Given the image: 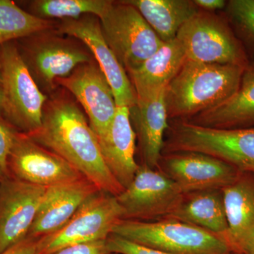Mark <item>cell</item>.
<instances>
[{
  "mask_svg": "<svg viewBox=\"0 0 254 254\" xmlns=\"http://www.w3.org/2000/svg\"><path fill=\"white\" fill-rule=\"evenodd\" d=\"M56 25L57 21L33 16L14 1L0 0V46L38 32L54 29Z\"/></svg>",
  "mask_w": 254,
  "mask_h": 254,
  "instance_id": "cb8c5ba5",
  "label": "cell"
},
{
  "mask_svg": "<svg viewBox=\"0 0 254 254\" xmlns=\"http://www.w3.org/2000/svg\"><path fill=\"white\" fill-rule=\"evenodd\" d=\"M134 6L164 43L173 41L200 9L190 0H125Z\"/></svg>",
  "mask_w": 254,
  "mask_h": 254,
  "instance_id": "603a6c76",
  "label": "cell"
},
{
  "mask_svg": "<svg viewBox=\"0 0 254 254\" xmlns=\"http://www.w3.org/2000/svg\"><path fill=\"white\" fill-rule=\"evenodd\" d=\"M136 138L130 108L118 106L109 129L99 143L105 163L124 189L130 185L139 168L134 158Z\"/></svg>",
  "mask_w": 254,
  "mask_h": 254,
  "instance_id": "e0dca14e",
  "label": "cell"
},
{
  "mask_svg": "<svg viewBox=\"0 0 254 254\" xmlns=\"http://www.w3.org/2000/svg\"><path fill=\"white\" fill-rule=\"evenodd\" d=\"M106 245L110 253L120 254H173L148 248L111 234L107 238Z\"/></svg>",
  "mask_w": 254,
  "mask_h": 254,
  "instance_id": "83f0119b",
  "label": "cell"
},
{
  "mask_svg": "<svg viewBox=\"0 0 254 254\" xmlns=\"http://www.w3.org/2000/svg\"><path fill=\"white\" fill-rule=\"evenodd\" d=\"M112 2L108 0H34L28 1L27 11L49 21L75 19L86 15L100 18Z\"/></svg>",
  "mask_w": 254,
  "mask_h": 254,
  "instance_id": "d4e9b609",
  "label": "cell"
},
{
  "mask_svg": "<svg viewBox=\"0 0 254 254\" xmlns=\"http://www.w3.org/2000/svg\"><path fill=\"white\" fill-rule=\"evenodd\" d=\"M176 38L187 60L246 68L250 58L226 18L199 11L183 25Z\"/></svg>",
  "mask_w": 254,
  "mask_h": 254,
  "instance_id": "52a82bcc",
  "label": "cell"
},
{
  "mask_svg": "<svg viewBox=\"0 0 254 254\" xmlns=\"http://www.w3.org/2000/svg\"><path fill=\"white\" fill-rule=\"evenodd\" d=\"M245 68L186 60L165 89L169 119L188 120L235 94Z\"/></svg>",
  "mask_w": 254,
  "mask_h": 254,
  "instance_id": "7a4b0ae2",
  "label": "cell"
},
{
  "mask_svg": "<svg viewBox=\"0 0 254 254\" xmlns=\"http://www.w3.org/2000/svg\"><path fill=\"white\" fill-rule=\"evenodd\" d=\"M18 132L0 117V182L10 176L8 162Z\"/></svg>",
  "mask_w": 254,
  "mask_h": 254,
  "instance_id": "4316f807",
  "label": "cell"
},
{
  "mask_svg": "<svg viewBox=\"0 0 254 254\" xmlns=\"http://www.w3.org/2000/svg\"><path fill=\"white\" fill-rule=\"evenodd\" d=\"M163 153L195 152L220 159L242 172L254 171V127L206 128L180 120L170 127Z\"/></svg>",
  "mask_w": 254,
  "mask_h": 254,
  "instance_id": "8992f818",
  "label": "cell"
},
{
  "mask_svg": "<svg viewBox=\"0 0 254 254\" xmlns=\"http://www.w3.org/2000/svg\"><path fill=\"white\" fill-rule=\"evenodd\" d=\"M1 105H2V88H1V73H0V117L1 115Z\"/></svg>",
  "mask_w": 254,
  "mask_h": 254,
  "instance_id": "d6a6232c",
  "label": "cell"
},
{
  "mask_svg": "<svg viewBox=\"0 0 254 254\" xmlns=\"http://www.w3.org/2000/svg\"><path fill=\"white\" fill-rule=\"evenodd\" d=\"M170 218L176 219L221 237L228 229L221 190H200L185 195Z\"/></svg>",
  "mask_w": 254,
  "mask_h": 254,
  "instance_id": "7402d4cb",
  "label": "cell"
},
{
  "mask_svg": "<svg viewBox=\"0 0 254 254\" xmlns=\"http://www.w3.org/2000/svg\"><path fill=\"white\" fill-rule=\"evenodd\" d=\"M0 73L1 118L20 133L30 134L36 131L41 127L48 96L32 77L16 41L0 46Z\"/></svg>",
  "mask_w": 254,
  "mask_h": 254,
  "instance_id": "5b68a950",
  "label": "cell"
},
{
  "mask_svg": "<svg viewBox=\"0 0 254 254\" xmlns=\"http://www.w3.org/2000/svg\"><path fill=\"white\" fill-rule=\"evenodd\" d=\"M251 173H253L254 174V171H253V172H251Z\"/></svg>",
  "mask_w": 254,
  "mask_h": 254,
  "instance_id": "836d02e7",
  "label": "cell"
},
{
  "mask_svg": "<svg viewBox=\"0 0 254 254\" xmlns=\"http://www.w3.org/2000/svg\"><path fill=\"white\" fill-rule=\"evenodd\" d=\"M20 55L40 90L47 96L58 90V79L67 77L83 64L93 61L81 41L54 29L16 41Z\"/></svg>",
  "mask_w": 254,
  "mask_h": 254,
  "instance_id": "3957f363",
  "label": "cell"
},
{
  "mask_svg": "<svg viewBox=\"0 0 254 254\" xmlns=\"http://www.w3.org/2000/svg\"><path fill=\"white\" fill-rule=\"evenodd\" d=\"M8 165L10 176L38 186H58L84 178L66 160L20 132Z\"/></svg>",
  "mask_w": 254,
  "mask_h": 254,
  "instance_id": "7c38bea8",
  "label": "cell"
},
{
  "mask_svg": "<svg viewBox=\"0 0 254 254\" xmlns=\"http://www.w3.org/2000/svg\"><path fill=\"white\" fill-rule=\"evenodd\" d=\"M38 239H26L0 254H36Z\"/></svg>",
  "mask_w": 254,
  "mask_h": 254,
  "instance_id": "f546056e",
  "label": "cell"
},
{
  "mask_svg": "<svg viewBox=\"0 0 254 254\" xmlns=\"http://www.w3.org/2000/svg\"><path fill=\"white\" fill-rule=\"evenodd\" d=\"M112 234L173 254H231L221 237L176 219L150 222L123 219L115 224Z\"/></svg>",
  "mask_w": 254,
  "mask_h": 254,
  "instance_id": "277c9868",
  "label": "cell"
},
{
  "mask_svg": "<svg viewBox=\"0 0 254 254\" xmlns=\"http://www.w3.org/2000/svg\"><path fill=\"white\" fill-rule=\"evenodd\" d=\"M185 121L206 128L254 127V63L245 68L238 89L221 104Z\"/></svg>",
  "mask_w": 254,
  "mask_h": 254,
  "instance_id": "d6986e66",
  "label": "cell"
},
{
  "mask_svg": "<svg viewBox=\"0 0 254 254\" xmlns=\"http://www.w3.org/2000/svg\"><path fill=\"white\" fill-rule=\"evenodd\" d=\"M123 217L116 196L97 190L63 227L38 239L36 254H53L69 246L106 240Z\"/></svg>",
  "mask_w": 254,
  "mask_h": 254,
  "instance_id": "9c48e42d",
  "label": "cell"
},
{
  "mask_svg": "<svg viewBox=\"0 0 254 254\" xmlns=\"http://www.w3.org/2000/svg\"><path fill=\"white\" fill-rule=\"evenodd\" d=\"M57 83L76 98L98 141L102 139L109 129L118 105L113 90L95 60L80 65Z\"/></svg>",
  "mask_w": 254,
  "mask_h": 254,
  "instance_id": "4fadbf2b",
  "label": "cell"
},
{
  "mask_svg": "<svg viewBox=\"0 0 254 254\" xmlns=\"http://www.w3.org/2000/svg\"><path fill=\"white\" fill-rule=\"evenodd\" d=\"M237 254H254V228L232 249Z\"/></svg>",
  "mask_w": 254,
  "mask_h": 254,
  "instance_id": "4dcf8cb0",
  "label": "cell"
},
{
  "mask_svg": "<svg viewBox=\"0 0 254 254\" xmlns=\"http://www.w3.org/2000/svg\"><path fill=\"white\" fill-rule=\"evenodd\" d=\"M47 188L11 176L0 182V254L27 237Z\"/></svg>",
  "mask_w": 254,
  "mask_h": 254,
  "instance_id": "9a60e30c",
  "label": "cell"
},
{
  "mask_svg": "<svg viewBox=\"0 0 254 254\" xmlns=\"http://www.w3.org/2000/svg\"><path fill=\"white\" fill-rule=\"evenodd\" d=\"M185 194L222 190L236 181L242 172L220 159L204 153L180 152L162 155L159 167Z\"/></svg>",
  "mask_w": 254,
  "mask_h": 254,
  "instance_id": "5bb4252c",
  "label": "cell"
},
{
  "mask_svg": "<svg viewBox=\"0 0 254 254\" xmlns=\"http://www.w3.org/2000/svg\"><path fill=\"white\" fill-rule=\"evenodd\" d=\"M99 20L105 41L127 73L163 45L139 11L125 1H113Z\"/></svg>",
  "mask_w": 254,
  "mask_h": 254,
  "instance_id": "ba28073f",
  "label": "cell"
},
{
  "mask_svg": "<svg viewBox=\"0 0 254 254\" xmlns=\"http://www.w3.org/2000/svg\"><path fill=\"white\" fill-rule=\"evenodd\" d=\"M227 1L225 0H194L193 3L198 9L208 12H213L216 10L225 9Z\"/></svg>",
  "mask_w": 254,
  "mask_h": 254,
  "instance_id": "1f68e13d",
  "label": "cell"
},
{
  "mask_svg": "<svg viewBox=\"0 0 254 254\" xmlns=\"http://www.w3.org/2000/svg\"><path fill=\"white\" fill-rule=\"evenodd\" d=\"M225 18L246 50L254 56V0L227 1Z\"/></svg>",
  "mask_w": 254,
  "mask_h": 254,
  "instance_id": "484cf974",
  "label": "cell"
},
{
  "mask_svg": "<svg viewBox=\"0 0 254 254\" xmlns=\"http://www.w3.org/2000/svg\"><path fill=\"white\" fill-rule=\"evenodd\" d=\"M185 195L163 171L142 165L116 198L123 208V219L150 222L171 218Z\"/></svg>",
  "mask_w": 254,
  "mask_h": 254,
  "instance_id": "30bf717a",
  "label": "cell"
},
{
  "mask_svg": "<svg viewBox=\"0 0 254 254\" xmlns=\"http://www.w3.org/2000/svg\"><path fill=\"white\" fill-rule=\"evenodd\" d=\"M55 30L60 34L78 40L87 47L113 90L118 106L130 109L137 103L136 92L128 73L105 41L99 18L86 15L75 19L57 22Z\"/></svg>",
  "mask_w": 254,
  "mask_h": 254,
  "instance_id": "8fae6325",
  "label": "cell"
},
{
  "mask_svg": "<svg viewBox=\"0 0 254 254\" xmlns=\"http://www.w3.org/2000/svg\"><path fill=\"white\" fill-rule=\"evenodd\" d=\"M97 190V187L84 178L48 187L27 237L39 239L59 230Z\"/></svg>",
  "mask_w": 254,
  "mask_h": 254,
  "instance_id": "2e32d148",
  "label": "cell"
},
{
  "mask_svg": "<svg viewBox=\"0 0 254 254\" xmlns=\"http://www.w3.org/2000/svg\"><path fill=\"white\" fill-rule=\"evenodd\" d=\"M106 240L95 241L88 243L69 246L53 254H110Z\"/></svg>",
  "mask_w": 254,
  "mask_h": 254,
  "instance_id": "f1b7e54d",
  "label": "cell"
},
{
  "mask_svg": "<svg viewBox=\"0 0 254 254\" xmlns=\"http://www.w3.org/2000/svg\"><path fill=\"white\" fill-rule=\"evenodd\" d=\"M228 229L224 240L230 250L254 228V174L242 172L222 189Z\"/></svg>",
  "mask_w": 254,
  "mask_h": 254,
  "instance_id": "44dd1931",
  "label": "cell"
},
{
  "mask_svg": "<svg viewBox=\"0 0 254 254\" xmlns=\"http://www.w3.org/2000/svg\"><path fill=\"white\" fill-rule=\"evenodd\" d=\"M186 60L177 38L164 43L139 67L128 73L137 100L148 99L165 90Z\"/></svg>",
  "mask_w": 254,
  "mask_h": 254,
  "instance_id": "ffe728a7",
  "label": "cell"
},
{
  "mask_svg": "<svg viewBox=\"0 0 254 254\" xmlns=\"http://www.w3.org/2000/svg\"><path fill=\"white\" fill-rule=\"evenodd\" d=\"M165 89L148 99L137 100L136 106L130 109L143 165L152 169L159 167L165 143L164 136L170 128Z\"/></svg>",
  "mask_w": 254,
  "mask_h": 254,
  "instance_id": "ac0fdd59",
  "label": "cell"
},
{
  "mask_svg": "<svg viewBox=\"0 0 254 254\" xmlns=\"http://www.w3.org/2000/svg\"><path fill=\"white\" fill-rule=\"evenodd\" d=\"M63 89L48 97L41 127L26 135L66 160L98 190L117 196L125 189L105 163L98 137L81 107Z\"/></svg>",
  "mask_w": 254,
  "mask_h": 254,
  "instance_id": "6da1fadb",
  "label": "cell"
}]
</instances>
